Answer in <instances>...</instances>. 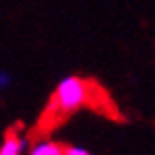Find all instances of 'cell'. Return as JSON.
Listing matches in <instances>:
<instances>
[{"mask_svg":"<svg viewBox=\"0 0 155 155\" xmlns=\"http://www.w3.org/2000/svg\"><path fill=\"white\" fill-rule=\"evenodd\" d=\"M93 97V87L89 81H85L81 77H64L58 81L52 99H50V112L58 114V116H71L74 112H79L85 107Z\"/></svg>","mask_w":155,"mask_h":155,"instance_id":"cell-1","label":"cell"},{"mask_svg":"<svg viewBox=\"0 0 155 155\" xmlns=\"http://www.w3.org/2000/svg\"><path fill=\"white\" fill-rule=\"evenodd\" d=\"M31 145V139L19 128H12L4 134L0 143V155H25Z\"/></svg>","mask_w":155,"mask_h":155,"instance_id":"cell-2","label":"cell"},{"mask_svg":"<svg viewBox=\"0 0 155 155\" xmlns=\"http://www.w3.org/2000/svg\"><path fill=\"white\" fill-rule=\"evenodd\" d=\"M25 155H64V145H60L58 141H54L50 137H44L29 145Z\"/></svg>","mask_w":155,"mask_h":155,"instance_id":"cell-3","label":"cell"},{"mask_svg":"<svg viewBox=\"0 0 155 155\" xmlns=\"http://www.w3.org/2000/svg\"><path fill=\"white\" fill-rule=\"evenodd\" d=\"M64 155H95L81 145H64Z\"/></svg>","mask_w":155,"mask_h":155,"instance_id":"cell-4","label":"cell"},{"mask_svg":"<svg viewBox=\"0 0 155 155\" xmlns=\"http://www.w3.org/2000/svg\"><path fill=\"white\" fill-rule=\"evenodd\" d=\"M12 87V77L8 71H0V91H8Z\"/></svg>","mask_w":155,"mask_h":155,"instance_id":"cell-5","label":"cell"}]
</instances>
